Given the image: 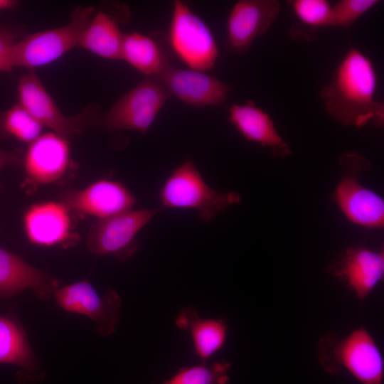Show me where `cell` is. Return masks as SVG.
<instances>
[{
  "label": "cell",
  "instance_id": "obj_1",
  "mask_svg": "<svg viewBox=\"0 0 384 384\" xmlns=\"http://www.w3.org/2000/svg\"><path fill=\"white\" fill-rule=\"evenodd\" d=\"M377 85L372 60L359 49L351 48L320 96L326 112L342 125L363 127L373 122L380 128L384 124V105L375 100Z\"/></svg>",
  "mask_w": 384,
  "mask_h": 384
},
{
  "label": "cell",
  "instance_id": "obj_2",
  "mask_svg": "<svg viewBox=\"0 0 384 384\" xmlns=\"http://www.w3.org/2000/svg\"><path fill=\"white\" fill-rule=\"evenodd\" d=\"M318 358L322 368L331 374L346 370L362 384H383V357L364 327L342 338L336 334L323 336L319 342Z\"/></svg>",
  "mask_w": 384,
  "mask_h": 384
},
{
  "label": "cell",
  "instance_id": "obj_3",
  "mask_svg": "<svg viewBox=\"0 0 384 384\" xmlns=\"http://www.w3.org/2000/svg\"><path fill=\"white\" fill-rule=\"evenodd\" d=\"M95 8L78 6L70 22L60 28L30 34L16 41L0 62V73L15 67L30 70L49 64L75 46L93 16Z\"/></svg>",
  "mask_w": 384,
  "mask_h": 384
},
{
  "label": "cell",
  "instance_id": "obj_4",
  "mask_svg": "<svg viewBox=\"0 0 384 384\" xmlns=\"http://www.w3.org/2000/svg\"><path fill=\"white\" fill-rule=\"evenodd\" d=\"M159 196L162 208L194 210L205 222L241 201L238 193L220 192L211 188L189 159L172 171Z\"/></svg>",
  "mask_w": 384,
  "mask_h": 384
},
{
  "label": "cell",
  "instance_id": "obj_5",
  "mask_svg": "<svg viewBox=\"0 0 384 384\" xmlns=\"http://www.w3.org/2000/svg\"><path fill=\"white\" fill-rule=\"evenodd\" d=\"M342 176L332 198L348 220L367 228L384 225V201L359 181V176L371 169L369 161L356 152H346L339 159Z\"/></svg>",
  "mask_w": 384,
  "mask_h": 384
},
{
  "label": "cell",
  "instance_id": "obj_6",
  "mask_svg": "<svg viewBox=\"0 0 384 384\" xmlns=\"http://www.w3.org/2000/svg\"><path fill=\"white\" fill-rule=\"evenodd\" d=\"M169 39L174 52L190 69L204 72L215 65L219 51L211 30L181 1L174 2Z\"/></svg>",
  "mask_w": 384,
  "mask_h": 384
},
{
  "label": "cell",
  "instance_id": "obj_7",
  "mask_svg": "<svg viewBox=\"0 0 384 384\" xmlns=\"http://www.w3.org/2000/svg\"><path fill=\"white\" fill-rule=\"evenodd\" d=\"M154 77H147L119 99L104 114L101 124L111 130L145 134L170 97Z\"/></svg>",
  "mask_w": 384,
  "mask_h": 384
},
{
  "label": "cell",
  "instance_id": "obj_8",
  "mask_svg": "<svg viewBox=\"0 0 384 384\" xmlns=\"http://www.w3.org/2000/svg\"><path fill=\"white\" fill-rule=\"evenodd\" d=\"M162 209H131L98 219L88 233V250L98 256L113 255L120 260L129 258L137 249V235Z\"/></svg>",
  "mask_w": 384,
  "mask_h": 384
},
{
  "label": "cell",
  "instance_id": "obj_9",
  "mask_svg": "<svg viewBox=\"0 0 384 384\" xmlns=\"http://www.w3.org/2000/svg\"><path fill=\"white\" fill-rule=\"evenodd\" d=\"M54 297L63 310L90 318L101 336H109L117 329L121 299L114 290L100 294L86 280L58 288Z\"/></svg>",
  "mask_w": 384,
  "mask_h": 384
},
{
  "label": "cell",
  "instance_id": "obj_10",
  "mask_svg": "<svg viewBox=\"0 0 384 384\" xmlns=\"http://www.w3.org/2000/svg\"><path fill=\"white\" fill-rule=\"evenodd\" d=\"M280 4L276 0H241L230 10L226 22V48L246 53L253 41L265 34L277 18Z\"/></svg>",
  "mask_w": 384,
  "mask_h": 384
},
{
  "label": "cell",
  "instance_id": "obj_11",
  "mask_svg": "<svg viewBox=\"0 0 384 384\" xmlns=\"http://www.w3.org/2000/svg\"><path fill=\"white\" fill-rule=\"evenodd\" d=\"M17 90L18 103L43 127L66 139L81 132L82 114L65 117L33 70L19 78Z\"/></svg>",
  "mask_w": 384,
  "mask_h": 384
},
{
  "label": "cell",
  "instance_id": "obj_12",
  "mask_svg": "<svg viewBox=\"0 0 384 384\" xmlns=\"http://www.w3.org/2000/svg\"><path fill=\"white\" fill-rule=\"evenodd\" d=\"M169 93L194 107L219 105L226 100L230 87L203 71L168 65L154 77Z\"/></svg>",
  "mask_w": 384,
  "mask_h": 384
},
{
  "label": "cell",
  "instance_id": "obj_13",
  "mask_svg": "<svg viewBox=\"0 0 384 384\" xmlns=\"http://www.w3.org/2000/svg\"><path fill=\"white\" fill-rule=\"evenodd\" d=\"M328 272L345 283L359 300H363L383 279V250L348 248L329 266Z\"/></svg>",
  "mask_w": 384,
  "mask_h": 384
},
{
  "label": "cell",
  "instance_id": "obj_14",
  "mask_svg": "<svg viewBox=\"0 0 384 384\" xmlns=\"http://www.w3.org/2000/svg\"><path fill=\"white\" fill-rule=\"evenodd\" d=\"M63 204L72 210L100 218L129 210L136 204L134 194L122 183L100 180L87 188L63 195Z\"/></svg>",
  "mask_w": 384,
  "mask_h": 384
},
{
  "label": "cell",
  "instance_id": "obj_15",
  "mask_svg": "<svg viewBox=\"0 0 384 384\" xmlns=\"http://www.w3.org/2000/svg\"><path fill=\"white\" fill-rule=\"evenodd\" d=\"M27 179L37 184L60 178L70 164L67 139L54 132L40 135L29 144L23 157Z\"/></svg>",
  "mask_w": 384,
  "mask_h": 384
},
{
  "label": "cell",
  "instance_id": "obj_16",
  "mask_svg": "<svg viewBox=\"0 0 384 384\" xmlns=\"http://www.w3.org/2000/svg\"><path fill=\"white\" fill-rule=\"evenodd\" d=\"M228 119L245 139L268 147L274 156L284 158L292 154L270 114L253 101L232 104L228 109Z\"/></svg>",
  "mask_w": 384,
  "mask_h": 384
},
{
  "label": "cell",
  "instance_id": "obj_17",
  "mask_svg": "<svg viewBox=\"0 0 384 384\" xmlns=\"http://www.w3.org/2000/svg\"><path fill=\"white\" fill-rule=\"evenodd\" d=\"M58 282L46 272L0 247V297L31 289L42 300L54 295Z\"/></svg>",
  "mask_w": 384,
  "mask_h": 384
},
{
  "label": "cell",
  "instance_id": "obj_18",
  "mask_svg": "<svg viewBox=\"0 0 384 384\" xmlns=\"http://www.w3.org/2000/svg\"><path fill=\"white\" fill-rule=\"evenodd\" d=\"M23 223L28 238L36 245L64 244L70 237V218L68 208L63 203L34 204L26 210Z\"/></svg>",
  "mask_w": 384,
  "mask_h": 384
},
{
  "label": "cell",
  "instance_id": "obj_19",
  "mask_svg": "<svg viewBox=\"0 0 384 384\" xmlns=\"http://www.w3.org/2000/svg\"><path fill=\"white\" fill-rule=\"evenodd\" d=\"M175 323L180 329L189 331L194 353L203 361L220 350L226 341L228 327L225 320L201 318L194 308H184Z\"/></svg>",
  "mask_w": 384,
  "mask_h": 384
},
{
  "label": "cell",
  "instance_id": "obj_20",
  "mask_svg": "<svg viewBox=\"0 0 384 384\" xmlns=\"http://www.w3.org/2000/svg\"><path fill=\"white\" fill-rule=\"evenodd\" d=\"M123 37L117 21L100 11L92 16L83 31L79 46L104 58L121 60Z\"/></svg>",
  "mask_w": 384,
  "mask_h": 384
},
{
  "label": "cell",
  "instance_id": "obj_21",
  "mask_svg": "<svg viewBox=\"0 0 384 384\" xmlns=\"http://www.w3.org/2000/svg\"><path fill=\"white\" fill-rule=\"evenodd\" d=\"M121 60L147 77L157 76L169 65L159 44L139 32L124 35Z\"/></svg>",
  "mask_w": 384,
  "mask_h": 384
},
{
  "label": "cell",
  "instance_id": "obj_22",
  "mask_svg": "<svg viewBox=\"0 0 384 384\" xmlns=\"http://www.w3.org/2000/svg\"><path fill=\"white\" fill-rule=\"evenodd\" d=\"M0 363L17 366L26 373L34 372L38 366L24 330L4 316H0Z\"/></svg>",
  "mask_w": 384,
  "mask_h": 384
},
{
  "label": "cell",
  "instance_id": "obj_23",
  "mask_svg": "<svg viewBox=\"0 0 384 384\" xmlns=\"http://www.w3.org/2000/svg\"><path fill=\"white\" fill-rule=\"evenodd\" d=\"M42 128L18 102L0 112V139L13 137L31 144L41 135Z\"/></svg>",
  "mask_w": 384,
  "mask_h": 384
},
{
  "label": "cell",
  "instance_id": "obj_24",
  "mask_svg": "<svg viewBox=\"0 0 384 384\" xmlns=\"http://www.w3.org/2000/svg\"><path fill=\"white\" fill-rule=\"evenodd\" d=\"M230 363L217 362L210 366L205 364L184 367L162 384H227Z\"/></svg>",
  "mask_w": 384,
  "mask_h": 384
},
{
  "label": "cell",
  "instance_id": "obj_25",
  "mask_svg": "<svg viewBox=\"0 0 384 384\" xmlns=\"http://www.w3.org/2000/svg\"><path fill=\"white\" fill-rule=\"evenodd\" d=\"M289 3L303 24L312 28L331 26L332 6L328 1L294 0Z\"/></svg>",
  "mask_w": 384,
  "mask_h": 384
},
{
  "label": "cell",
  "instance_id": "obj_26",
  "mask_svg": "<svg viewBox=\"0 0 384 384\" xmlns=\"http://www.w3.org/2000/svg\"><path fill=\"white\" fill-rule=\"evenodd\" d=\"M379 2L378 0H340L332 6L331 26L348 30L353 23Z\"/></svg>",
  "mask_w": 384,
  "mask_h": 384
},
{
  "label": "cell",
  "instance_id": "obj_27",
  "mask_svg": "<svg viewBox=\"0 0 384 384\" xmlns=\"http://www.w3.org/2000/svg\"><path fill=\"white\" fill-rule=\"evenodd\" d=\"M15 31L9 28L0 27V61L16 42Z\"/></svg>",
  "mask_w": 384,
  "mask_h": 384
},
{
  "label": "cell",
  "instance_id": "obj_28",
  "mask_svg": "<svg viewBox=\"0 0 384 384\" xmlns=\"http://www.w3.org/2000/svg\"><path fill=\"white\" fill-rule=\"evenodd\" d=\"M23 160L21 150L4 151L0 149V170L6 166H18Z\"/></svg>",
  "mask_w": 384,
  "mask_h": 384
},
{
  "label": "cell",
  "instance_id": "obj_29",
  "mask_svg": "<svg viewBox=\"0 0 384 384\" xmlns=\"http://www.w3.org/2000/svg\"><path fill=\"white\" fill-rule=\"evenodd\" d=\"M15 0H0V11L13 9L18 5Z\"/></svg>",
  "mask_w": 384,
  "mask_h": 384
},
{
  "label": "cell",
  "instance_id": "obj_30",
  "mask_svg": "<svg viewBox=\"0 0 384 384\" xmlns=\"http://www.w3.org/2000/svg\"><path fill=\"white\" fill-rule=\"evenodd\" d=\"M1 185L0 184V190H1Z\"/></svg>",
  "mask_w": 384,
  "mask_h": 384
}]
</instances>
